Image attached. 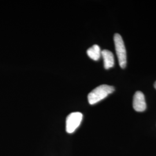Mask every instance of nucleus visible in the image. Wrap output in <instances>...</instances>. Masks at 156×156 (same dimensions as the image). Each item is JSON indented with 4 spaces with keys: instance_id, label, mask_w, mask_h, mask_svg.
Wrapping results in <instances>:
<instances>
[{
    "instance_id": "obj_1",
    "label": "nucleus",
    "mask_w": 156,
    "mask_h": 156,
    "mask_svg": "<svg viewBox=\"0 0 156 156\" xmlns=\"http://www.w3.org/2000/svg\"><path fill=\"white\" fill-rule=\"evenodd\" d=\"M115 91V88L109 85L102 84L92 90L88 95L90 104L93 105L102 100Z\"/></svg>"
},
{
    "instance_id": "obj_2",
    "label": "nucleus",
    "mask_w": 156,
    "mask_h": 156,
    "mask_svg": "<svg viewBox=\"0 0 156 156\" xmlns=\"http://www.w3.org/2000/svg\"><path fill=\"white\" fill-rule=\"evenodd\" d=\"M114 42L119 64L122 68H124L127 64V54L124 43L120 34H115Z\"/></svg>"
},
{
    "instance_id": "obj_3",
    "label": "nucleus",
    "mask_w": 156,
    "mask_h": 156,
    "mask_svg": "<svg viewBox=\"0 0 156 156\" xmlns=\"http://www.w3.org/2000/svg\"><path fill=\"white\" fill-rule=\"evenodd\" d=\"M83 119V115L80 112H73L70 113L66 119V131L73 133L80 126Z\"/></svg>"
},
{
    "instance_id": "obj_4",
    "label": "nucleus",
    "mask_w": 156,
    "mask_h": 156,
    "mask_svg": "<svg viewBox=\"0 0 156 156\" xmlns=\"http://www.w3.org/2000/svg\"><path fill=\"white\" fill-rule=\"evenodd\" d=\"M133 108L137 112H144L146 108L145 95L142 92L138 91L134 95Z\"/></svg>"
},
{
    "instance_id": "obj_5",
    "label": "nucleus",
    "mask_w": 156,
    "mask_h": 156,
    "mask_svg": "<svg viewBox=\"0 0 156 156\" xmlns=\"http://www.w3.org/2000/svg\"><path fill=\"white\" fill-rule=\"evenodd\" d=\"M101 56L104 59V67L106 69H108L113 67L115 64L114 56L111 51L108 50H104L101 51Z\"/></svg>"
},
{
    "instance_id": "obj_6",
    "label": "nucleus",
    "mask_w": 156,
    "mask_h": 156,
    "mask_svg": "<svg viewBox=\"0 0 156 156\" xmlns=\"http://www.w3.org/2000/svg\"><path fill=\"white\" fill-rule=\"evenodd\" d=\"M87 54L90 58L94 61H97L101 56V51L100 46L97 45H93L87 50Z\"/></svg>"
},
{
    "instance_id": "obj_7",
    "label": "nucleus",
    "mask_w": 156,
    "mask_h": 156,
    "mask_svg": "<svg viewBox=\"0 0 156 156\" xmlns=\"http://www.w3.org/2000/svg\"><path fill=\"white\" fill-rule=\"evenodd\" d=\"M154 88H155V89H156V82L154 83Z\"/></svg>"
}]
</instances>
